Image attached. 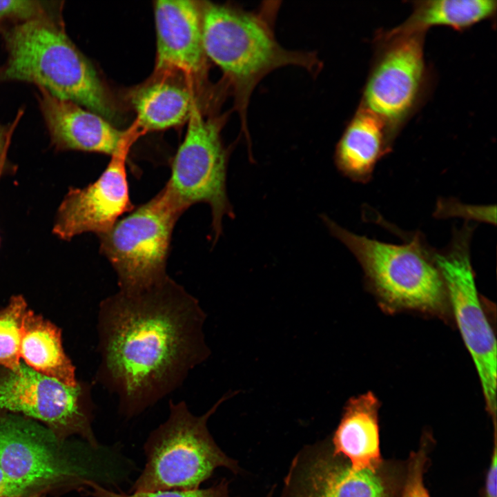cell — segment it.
Here are the masks:
<instances>
[{
    "mask_svg": "<svg viewBox=\"0 0 497 497\" xmlns=\"http://www.w3.org/2000/svg\"><path fill=\"white\" fill-rule=\"evenodd\" d=\"M205 318L199 301L170 276L101 301L96 380L117 396L123 416L139 415L174 391L208 357Z\"/></svg>",
    "mask_w": 497,
    "mask_h": 497,
    "instance_id": "cell-1",
    "label": "cell"
},
{
    "mask_svg": "<svg viewBox=\"0 0 497 497\" xmlns=\"http://www.w3.org/2000/svg\"><path fill=\"white\" fill-rule=\"evenodd\" d=\"M240 10L210 2L202 3V37L206 57L223 72L232 86L247 141V108L260 81L271 71L287 66L315 74L320 64L313 52L292 51L277 41L271 12Z\"/></svg>",
    "mask_w": 497,
    "mask_h": 497,
    "instance_id": "cell-2",
    "label": "cell"
},
{
    "mask_svg": "<svg viewBox=\"0 0 497 497\" xmlns=\"http://www.w3.org/2000/svg\"><path fill=\"white\" fill-rule=\"evenodd\" d=\"M8 60L4 80L32 83L58 99L110 120L115 109L96 70L66 34L59 20L39 19L3 32Z\"/></svg>",
    "mask_w": 497,
    "mask_h": 497,
    "instance_id": "cell-3",
    "label": "cell"
},
{
    "mask_svg": "<svg viewBox=\"0 0 497 497\" xmlns=\"http://www.w3.org/2000/svg\"><path fill=\"white\" fill-rule=\"evenodd\" d=\"M322 221L360 263L366 280L387 304L398 308L436 310L446 295L435 250L420 233L403 235L391 244L353 233L327 215Z\"/></svg>",
    "mask_w": 497,
    "mask_h": 497,
    "instance_id": "cell-4",
    "label": "cell"
},
{
    "mask_svg": "<svg viewBox=\"0 0 497 497\" xmlns=\"http://www.w3.org/2000/svg\"><path fill=\"white\" fill-rule=\"evenodd\" d=\"M228 396L222 397L204 414L193 415L184 401L169 400V416L144 445L146 463L130 491L198 489L220 467L237 471L211 436L207 421Z\"/></svg>",
    "mask_w": 497,
    "mask_h": 497,
    "instance_id": "cell-5",
    "label": "cell"
},
{
    "mask_svg": "<svg viewBox=\"0 0 497 497\" xmlns=\"http://www.w3.org/2000/svg\"><path fill=\"white\" fill-rule=\"evenodd\" d=\"M186 210L166 182L152 199L97 235L99 251L115 271L119 290L146 289L169 276L166 262L173 231Z\"/></svg>",
    "mask_w": 497,
    "mask_h": 497,
    "instance_id": "cell-6",
    "label": "cell"
},
{
    "mask_svg": "<svg viewBox=\"0 0 497 497\" xmlns=\"http://www.w3.org/2000/svg\"><path fill=\"white\" fill-rule=\"evenodd\" d=\"M425 32L378 34L362 106L378 116L396 137L423 99L428 83Z\"/></svg>",
    "mask_w": 497,
    "mask_h": 497,
    "instance_id": "cell-7",
    "label": "cell"
},
{
    "mask_svg": "<svg viewBox=\"0 0 497 497\" xmlns=\"http://www.w3.org/2000/svg\"><path fill=\"white\" fill-rule=\"evenodd\" d=\"M474 226L454 228L447 246L435 250L446 293L481 382L487 410L496 425V341L481 306L472 268L470 244Z\"/></svg>",
    "mask_w": 497,
    "mask_h": 497,
    "instance_id": "cell-8",
    "label": "cell"
},
{
    "mask_svg": "<svg viewBox=\"0 0 497 497\" xmlns=\"http://www.w3.org/2000/svg\"><path fill=\"white\" fill-rule=\"evenodd\" d=\"M187 121L167 182L187 209L197 203L210 206L215 242L222 234L224 216L234 217L226 192L228 153L222 142L221 121L206 118L197 103Z\"/></svg>",
    "mask_w": 497,
    "mask_h": 497,
    "instance_id": "cell-9",
    "label": "cell"
},
{
    "mask_svg": "<svg viewBox=\"0 0 497 497\" xmlns=\"http://www.w3.org/2000/svg\"><path fill=\"white\" fill-rule=\"evenodd\" d=\"M89 388L39 373L21 361L17 368H0V412L39 420L59 439L78 434L94 447Z\"/></svg>",
    "mask_w": 497,
    "mask_h": 497,
    "instance_id": "cell-10",
    "label": "cell"
},
{
    "mask_svg": "<svg viewBox=\"0 0 497 497\" xmlns=\"http://www.w3.org/2000/svg\"><path fill=\"white\" fill-rule=\"evenodd\" d=\"M406 461L384 460L355 469L333 448H316L297 458L286 481L291 497H400Z\"/></svg>",
    "mask_w": 497,
    "mask_h": 497,
    "instance_id": "cell-11",
    "label": "cell"
},
{
    "mask_svg": "<svg viewBox=\"0 0 497 497\" xmlns=\"http://www.w3.org/2000/svg\"><path fill=\"white\" fill-rule=\"evenodd\" d=\"M143 135L134 121L125 130L101 175L84 188H69L56 213L52 228L55 235L64 240L84 233L98 235L135 208L130 198L126 162L131 146Z\"/></svg>",
    "mask_w": 497,
    "mask_h": 497,
    "instance_id": "cell-12",
    "label": "cell"
},
{
    "mask_svg": "<svg viewBox=\"0 0 497 497\" xmlns=\"http://www.w3.org/2000/svg\"><path fill=\"white\" fill-rule=\"evenodd\" d=\"M60 439L26 416L0 412V467L30 488L77 475Z\"/></svg>",
    "mask_w": 497,
    "mask_h": 497,
    "instance_id": "cell-13",
    "label": "cell"
},
{
    "mask_svg": "<svg viewBox=\"0 0 497 497\" xmlns=\"http://www.w3.org/2000/svg\"><path fill=\"white\" fill-rule=\"evenodd\" d=\"M157 36L155 75H182L193 84L204 73L202 4L159 0L154 6Z\"/></svg>",
    "mask_w": 497,
    "mask_h": 497,
    "instance_id": "cell-14",
    "label": "cell"
},
{
    "mask_svg": "<svg viewBox=\"0 0 497 497\" xmlns=\"http://www.w3.org/2000/svg\"><path fill=\"white\" fill-rule=\"evenodd\" d=\"M38 100L56 150L111 156L117 149L125 130H118L104 117L40 88Z\"/></svg>",
    "mask_w": 497,
    "mask_h": 497,
    "instance_id": "cell-15",
    "label": "cell"
},
{
    "mask_svg": "<svg viewBox=\"0 0 497 497\" xmlns=\"http://www.w3.org/2000/svg\"><path fill=\"white\" fill-rule=\"evenodd\" d=\"M395 139L382 119L360 106L336 146V167L351 181L368 183L378 162L391 150Z\"/></svg>",
    "mask_w": 497,
    "mask_h": 497,
    "instance_id": "cell-16",
    "label": "cell"
},
{
    "mask_svg": "<svg viewBox=\"0 0 497 497\" xmlns=\"http://www.w3.org/2000/svg\"><path fill=\"white\" fill-rule=\"evenodd\" d=\"M379 408L371 392L351 398L335 431L333 451L355 469L373 468L384 460L380 449Z\"/></svg>",
    "mask_w": 497,
    "mask_h": 497,
    "instance_id": "cell-17",
    "label": "cell"
},
{
    "mask_svg": "<svg viewBox=\"0 0 497 497\" xmlns=\"http://www.w3.org/2000/svg\"><path fill=\"white\" fill-rule=\"evenodd\" d=\"M176 75H155L139 87L132 97L135 121L144 133L177 126L188 121L196 104L191 84L175 81Z\"/></svg>",
    "mask_w": 497,
    "mask_h": 497,
    "instance_id": "cell-18",
    "label": "cell"
},
{
    "mask_svg": "<svg viewBox=\"0 0 497 497\" xmlns=\"http://www.w3.org/2000/svg\"><path fill=\"white\" fill-rule=\"evenodd\" d=\"M20 355L39 373L68 385L78 383L75 367L64 351L60 330L30 310L23 320Z\"/></svg>",
    "mask_w": 497,
    "mask_h": 497,
    "instance_id": "cell-19",
    "label": "cell"
},
{
    "mask_svg": "<svg viewBox=\"0 0 497 497\" xmlns=\"http://www.w3.org/2000/svg\"><path fill=\"white\" fill-rule=\"evenodd\" d=\"M494 0H429L413 2V10L402 23L391 29L398 33L425 32L434 26L458 30L495 15Z\"/></svg>",
    "mask_w": 497,
    "mask_h": 497,
    "instance_id": "cell-20",
    "label": "cell"
},
{
    "mask_svg": "<svg viewBox=\"0 0 497 497\" xmlns=\"http://www.w3.org/2000/svg\"><path fill=\"white\" fill-rule=\"evenodd\" d=\"M28 311L27 303L21 295L12 297L8 304L0 310V366L14 369L21 362V343L23 324Z\"/></svg>",
    "mask_w": 497,
    "mask_h": 497,
    "instance_id": "cell-21",
    "label": "cell"
},
{
    "mask_svg": "<svg viewBox=\"0 0 497 497\" xmlns=\"http://www.w3.org/2000/svg\"><path fill=\"white\" fill-rule=\"evenodd\" d=\"M433 444L432 435L425 432L418 449L410 453L406 460V475L400 497H430L424 483V474Z\"/></svg>",
    "mask_w": 497,
    "mask_h": 497,
    "instance_id": "cell-22",
    "label": "cell"
},
{
    "mask_svg": "<svg viewBox=\"0 0 497 497\" xmlns=\"http://www.w3.org/2000/svg\"><path fill=\"white\" fill-rule=\"evenodd\" d=\"M51 2L36 0L0 1V23L17 21V23L39 19L59 20Z\"/></svg>",
    "mask_w": 497,
    "mask_h": 497,
    "instance_id": "cell-23",
    "label": "cell"
},
{
    "mask_svg": "<svg viewBox=\"0 0 497 497\" xmlns=\"http://www.w3.org/2000/svg\"><path fill=\"white\" fill-rule=\"evenodd\" d=\"M87 484L92 488V495L95 497H229L228 485L225 480L206 489L136 491L130 494L115 492L92 482H88Z\"/></svg>",
    "mask_w": 497,
    "mask_h": 497,
    "instance_id": "cell-24",
    "label": "cell"
},
{
    "mask_svg": "<svg viewBox=\"0 0 497 497\" xmlns=\"http://www.w3.org/2000/svg\"><path fill=\"white\" fill-rule=\"evenodd\" d=\"M433 216L444 219L461 217L465 221H476L495 225L496 223V206H475L465 204L455 198L438 199Z\"/></svg>",
    "mask_w": 497,
    "mask_h": 497,
    "instance_id": "cell-25",
    "label": "cell"
},
{
    "mask_svg": "<svg viewBox=\"0 0 497 497\" xmlns=\"http://www.w3.org/2000/svg\"><path fill=\"white\" fill-rule=\"evenodd\" d=\"M496 427H494V445L489 467L485 476L480 497H497V442Z\"/></svg>",
    "mask_w": 497,
    "mask_h": 497,
    "instance_id": "cell-26",
    "label": "cell"
},
{
    "mask_svg": "<svg viewBox=\"0 0 497 497\" xmlns=\"http://www.w3.org/2000/svg\"><path fill=\"white\" fill-rule=\"evenodd\" d=\"M14 127V125L6 126L0 124V178L2 175L14 171V166L8 162L6 157Z\"/></svg>",
    "mask_w": 497,
    "mask_h": 497,
    "instance_id": "cell-27",
    "label": "cell"
},
{
    "mask_svg": "<svg viewBox=\"0 0 497 497\" xmlns=\"http://www.w3.org/2000/svg\"><path fill=\"white\" fill-rule=\"evenodd\" d=\"M29 489L30 488L10 478L0 467V497L24 496Z\"/></svg>",
    "mask_w": 497,
    "mask_h": 497,
    "instance_id": "cell-28",
    "label": "cell"
},
{
    "mask_svg": "<svg viewBox=\"0 0 497 497\" xmlns=\"http://www.w3.org/2000/svg\"><path fill=\"white\" fill-rule=\"evenodd\" d=\"M41 494L39 493L37 494H32L28 496H15V497H40Z\"/></svg>",
    "mask_w": 497,
    "mask_h": 497,
    "instance_id": "cell-29",
    "label": "cell"
},
{
    "mask_svg": "<svg viewBox=\"0 0 497 497\" xmlns=\"http://www.w3.org/2000/svg\"><path fill=\"white\" fill-rule=\"evenodd\" d=\"M269 497H270V496H269Z\"/></svg>",
    "mask_w": 497,
    "mask_h": 497,
    "instance_id": "cell-30",
    "label": "cell"
}]
</instances>
